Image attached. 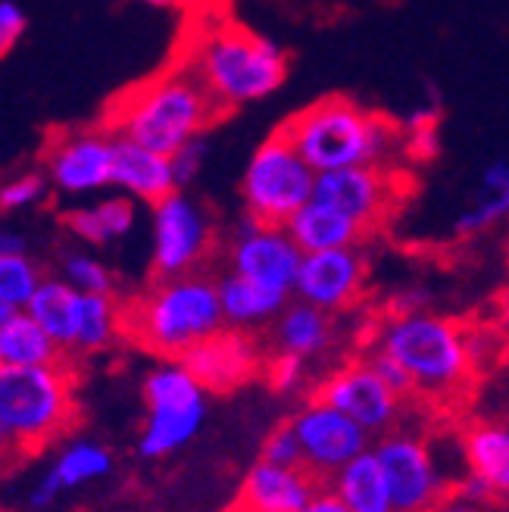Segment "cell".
<instances>
[{
  "mask_svg": "<svg viewBox=\"0 0 509 512\" xmlns=\"http://www.w3.org/2000/svg\"><path fill=\"white\" fill-rule=\"evenodd\" d=\"M216 288H219V303H222L225 325L228 328H241V331L272 325L278 319V313H282L285 306L291 303L288 294L269 291V288L257 285V281H250V278H244V275H238L232 269L216 278Z\"/></svg>",
  "mask_w": 509,
  "mask_h": 512,
  "instance_id": "obj_22",
  "label": "cell"
},
{
  "mask_svg": "<svg viewBox=\"0 0 509 512\" xmlns=\"http://www.w3.org/2000/svg\"><path fill=\"white\" fill-rule=\"evenodd\" d=\"M66 281L82 294H113V275L104 263L91 260V256H69Z\"/></svg>",
  "mask_w": 509,
  "mask_h": 512,
  "instance_id": "obj_33",
  "label": "cell"
},
{
  "mask_svg": "<svg viewBox=\"0 0 509 512\" xmlns=\"http://www.w3.org/2000/svg\"><path fill=\"white\" fill-rule=\"evenodd\" d=\"M60 491H63V488H60V481L47 472V475L38 481L35 494H32V506H35V509H44L47 503H54V500H57V494H60Z\"/></svg>",
  "mask_w": 509,
  "mask_h": 512,
  "instance_id": "obj_41",
  "label": "cell"
},
{
  "mask_svg": "<svg viewBox=\"0 0 509 512\" xmlns=\"http://www.w3.org/2000/svg\"><path fill=\"white\" fill-rule=\"evenodd\" d=\"M66 225L88 244H110L132 232L135 225V203L129 197L100 200L97 207L66 213Z\"/></svg>",
  "mask_w": 509,
  "mask_h": 512,
  "instance_id": "obj_28",
  "label": "cell"
},
{
  "mask_svg": "<svg viewBox=\"0 0 509 512\" xmlns=\"http://www.w3.org/2000/svg\"><path fill=\"white\" fill-rule=\"evenodd\" d=\"M113 185L122 188L129 197L144 200V203H160L163 197L178 191L175 175H172V160L166 157V153L141 147L129 138H116Z\"/></svg>",
  "mask_w": 509,
  "mask_h": 512,
  "instance_id": "obj_19",
  "label": "cell"
},
{
  "mask_svg": "<svg viewBox=\"0 0 509 512\" xmlns=\"http://www.w3.org/2000/svg\"><path fill=\"white\" fill-rule=\"evenodd\" d=\"M225 116L228 113L197 75L185 63L172 60L157 75L119 91L104 110L100 128L172 157L178 147L207 135V128Z\"/></svg>",
  "mask_w": 509,
  "mask_h": 512,
  "instance_id": "obj_2",
  "label": "cell"
},
{
  "mask_svg": "<svg viewBox=\"0 0 509 512\" xmlns=\"http://www.w3.org/2000/svg\"><path fill=\"white\" fill-rule=\"evenodd\" d=\"M466 347H469V360L475 375L497 366L500 356L509 350V341L503 338V331L491 325H466Z\"/></svg>",
  "mask_w": 509,
  "mask_h": 512,
  "instance_id": "obj_32",
  "label": "cell"
},
{
  "mask_svg": "<svg viewBox=\"0 0 509 512\" xmlns=\"http://www.w3.org/2000/svg\"><path fill=\"white\" fill-rule=\"evenodd\" d=\"M266 378L272 384V391L278 394H294L307 384V360L291 353H272L266 360Z\"/></svg>",
  "mask_w": 509,
  "mask_h": 512,
  "instance_id": "obj_35",
  "label": "cell"
},
{
  "mask_svg": "<svg viewBox=\"0 0 509 512\" xmlns=\"http://www.w3.org/2000/svg\"><path fill=\"white\" fill-rule=\"evenodd\" d=\"M25 32V16L22 10L13 4V0H0V60H4L13 44L22 38Z\"/></svg>",
  "mask_w": 509,
  "mask_h": 512,
  "instance_id": "obj_39",
  "label": "cell"
},
{
  "mask_svg": "<svg viewBox=\"0 0 509 512\" xmlns=\"http://www.w3.org/2000/svg\"><path fill=\"white\" fill-rule=\"evenodd\" d=\"M372 450L385 469L397 512H435L450 497L453 488L431 453V444L410 425L381 434Z\"/></svg>",
  "mask_w": 509,
  "mask_h": 512,
  "instance_id": "obj_9",
  "label": "cell"
},
{
  "mask_svg": "<svg viewBox=\"0 0 509 512\" xmlns=\"http://www.w3.org/2000/svg\"><path fill=\"white\" fill-rule=\"evenodd\" d=\"M41 194H44V178H38V175L16 178V182H10V185L0 188V210L25 207V203H35Z\"/></svg>",
  "mask_w": 509,
  "mask_h": 512,
  "instance_id": "obj_38",
  "label": "cell"
},
{
  "mask_svg": "<svg viewBox=\"0 0 509 512\" xmlns=\"http://www.w3.org/2000/svg\"><path fill=\"white\" fill-rule=\"evenodd\" d=\"M116 138L107 128L85 132H57L44 147V163L54 185L69 194H85L113 185Z\"/></svg>",
  "mask_w": 509,
  "mask_h": 512,
  "instance_id": "obj_15",
  "label": "cell"
},
{
  "mask_svg": "<svg viewBox=\"0 0 509 512\" xmlns=\"http://www.w3.org/2000/svg\"><path fill=\"white\" fill-rule=\"evenodd\" d=\"M147 7H157V10H169V7H185L188 0H141Z\"/></svg>",
  "mask_w": 509,
  "mask_h": 512,
  "instance_id": "obj_47",
  "label": "cell"
},
{
  "mask_svg": "<svg viewBox=\"0 0 509 512\" xmlns=\"http://www.w3.org/2000/svg\"><path fill=\"white\" fill-rule=\"evenodd\" d=\"M219 328H225V316L216 278L200 272L157 278L154 288L122 306V338L163 360H182Z\"/></svg>",
  "mask_w": 509,
  "mask_h": 512,
  "instance_id": "obj_4",
  "label": "cell"
},
{
  "mask_svg": "<svg viewBox=\"0 0 509 512\" xmlns=\"http://www.w3.org/2000/svg\"><path fill=\"white\" fill-rule=\"evenodd\" d=\"M19 310H16V306L13 303H7V300H0V325H7L13 316H16Z\"/></svg>",
  "mask_w": 509,
  "mask_h": 512,
  "instance_id": "obj_48",
  "label": "cell"
},
{
  "mask_svg": "<svg viewBox=\"0 0 509 512\" xmlns=\"http://www.w3.org/2000/svg\"><path fill=\"white\" fill-rule=\"evenodd\" d=\"M79 303H82V291H75L69 281H41L35 297L25 306V313H29L63 350H75Z\"/></svg>",
  "mask_w": 509,
  "mask_h": 512,
  "instance_id": "obj_26",
  "label": "cell"
},
{
  "mask_svg": "<svg viewBox=\"0 0 509 512\" xmlns=\"http://www.w3.org/2000/svg\"><path fill=\"white\" fill-rule=\"evenodd\" d=\"M453 497H460V500H466L472 506H481V503L494 500V488L481 475H475V472L466 469V475L453 484Z\"/></svg>",
  "mask_w": 509,
  "mask_h": 512,
  "instance_id": "obj_40",
  "label": "cell"
},
{
  "mask_svg": "<svg viewBox=\"0 0 509 512\" xmlns=\"http://www.w3.org/2000/svg\"><path fill=\"white\" fill-rule=\"evenodd\" d=\"M503 219H509V157H497L481 169L469 207L456 216L453 228L460 238H472L491 232Z\"/></svg>",
  "mask_w": 509,
  "mask_h": 512,
  "instance_id": "obj_25",
  "label": "cell"
},
{
  "mask_svg": "<svg viewBox=\"0 0 509 512\" xmlns=\"http://www.w3.org/2000/svg\"><path fill=\"white\" fill-rule=\"evenodd\" d=\"M260 459L275 463V466H303V450H300V441H297V431H294L291 419L282 422V425H275L266 434Z\"/></svg>",
  "mask_w": 509,
  "mask_h": 512,
  "instance_id": "obj_34",
  "label": "cell"
},
{
  "mask_svg": "<svg viewBox=\"0 0 509 512\" xmlns=\"http://www.w3.org/2000/svg\"><path fill=\"white\" fill-rule=\"evenodd\" d=\"M303 250L285 225H269L244 213L238 232L228 244V269L257 285L294 297Z\"/></svg>",
  "mask_w": 509,
  "mask_h": 512,
  "instance_id": "obj_12",
  "label": "cell"
},
{
  "mask_svg": "<svg viewBox=\"0 0 509 512\" xmlns=\"http://www.w3.org/2000/svg\"><path fill=\"white\" fill-rule=\"evenodd\" d=\"M216 228L210 213L185 191L154 203V275L178 278L200 269L213 253Z\"/></svg>",
  "mask_w": 509,
  "mask_h": 512,
  "instance_id": "obj_10",
  "label": "cell"
},
{
  "mask_svg": "<svg viewBox=\"0 0 509 512\" xmlns=\"http://www.w3.org/2000/svg\"><path fill=\"white\" fill-rule=\"evenodd\" d=\"M325 488L332 491L350 512H397L385 469H381L372 447L356 459H350L341 472L328 478Z\"/></svg>",
  "mask_w": 509,
  "mask_h": 512,
  "instance_id": "obj_23",
  "label": "cell"
},
{
  "mask_svg": "<svg viewBox=\"0 0 509 512\" xmlns=\"http://www.w3.org/2000/svg\"><path fill=\"white\" fill-rule=\"evenodd\" d=\"M369 344L391 353L413 378L416 397L431 403L460 397L475 378L466 347V325L447 316L428 310L391 313L385 322H378Z\"/></svg>",
  "mask_w": 509,
  "mask_h": 512,
  "instance_id": "obj_5",
  "label": "cell"
},
{
  "mask_svg": "<svg viewBox=\"0 0 509 512\" xmlns=\"http://www.w3.org/2000/svg\"><path fill=\"white\" fill-rule=\"evenodd\" d=\"M332 341H335L332 313L303 303L297 297L272 322V353H291L310 363L313 356L332 347Z\"/></svg>",
  "mask_w": 509,
  "mask_h": 512,
  "instance_id": "obj_21",
  "label": "cell"
},
{
  "mask_svg": "<svg viewBox=\"0 0 509 512\" xmlns=\"http://www.w3.org/2000/svg\"><path fill=\"white\" fill-rule=\"evenodd\" d=\"M182 363L210 394H232L266 369L257 338L250 331L228 325L207 341L194 344L182 356Z\"/></svg>",
  "mask_w": 509,
  "mask_h": 512,
  "instance_id": "obj_17",
  "label": "cell"
},
{
  "mask_svg": "<svg viewBox=\"0 0 509 512\" xmlns=\"http://www.w3.org/2000/svg\"><path fill=\"white\" fill-rule=\"evenodd\" d=\"M291 425L303 450V466L322 484L335 472H341L350 459L372 447V434L363 425H356L341 409L328 406L316 397H310L297 409L291 416Z\"/></svg>",
  "mask_w": 509,
  "mask_h": 512,
  "instance_id": "obj_13",
  "label": "cell"
},
{
  "mask_svg": "<svg viewBox=\"0 0 509 512\" xmlns=\"http://www.w3.org/2000/svg\"><path fill=\"white\" fill-rule=\"evenodd\" d=\"M310 397L341 409V413L350 416L356 425H363L372 438H381V434L400 428L403 416H406V406H410V400L394 394L388 384L375 375V369L363 360V356L360 360L344 363L332 375H325Z\"/></svg>",
  "mask_w": 509,
  "mask_h": 512,
  "instance_id": "obj_11",
  "label": "cell"
},
{
  "mask_svg": "<svg viewBox=\"0 0 509 512\" xmlns=\"http://www.w3.org/2000/svg\"><path fill=\"white\" fill-rule=\"evenodd\" d=\"M300 512H350V509H347V506H344V503H341V500H338L332 491L322 488V491H319V494H316V497H313L307 506H303Z\"/></svg>",
  "mask_w": 509,
  "mask_h": 512,
  "instance_id": "obj_42",
  "label": "cell"
},
{
  "mask_svg": "<svg viewBox=\"0 0 509 512\" xmlns=\"http://www.w3.org/2000/svg\"><path fill=\"white\" fill-rule=\"evenodd\" d=\"M316 172L353 166H394L406 153L403 125L350 97L332 94L288 116L278 128Z\"/></svg>",
  "mask_w": 509,
  "mask_h": 512,
  "instance_id": "obj_3",
  "label": "cell"
},
{
  "mask_svg": "<svg viewBox=\"0 0 509 512\" xmlns=\"http://www.w3.org/2000/svg\"><path fill=\"white\" fill-rule=\"evenodd\" d=\"M0 416L13 428L22 456L66 434L75 422L69 363L0 369Z\"/></svg>",
  "mask_w": 509,
  "mask_h": 512,
  "instance_id": "obj_6",
  "label": "cell"
},
{
  "mask_svg": "<svg viewBox=\"0 0 509 512\" xmlns=\"http://www.w3.org/2000/svg\"><path fill=\"white\" fill-rule=\"evenodd\" d=\"M113 469V456L110 450L97 447V444H72L63 450V456L54 463L50 475L60 481V488H79V484H88L94 478H104Z\"/></svg>",
  "mask_w": 509,
  "mask_h": 512,
  "instance_id": "obj_30",
  "label": "cell"
},
{
  "mask_svg": "<svg viewBox=\"0 0 509 512\" xmlns=\"http://www.w3.org/2000/svg\"><path fill=\"white\" fill-rule=\"evenodd\" d=\"M22 238L10 235V232H0V256H13V253H22Z\"/></svg>",
  "mask_w": 509,
  "mask_h": 512,
  "instance_id": "obj_45",
  "label": "cell"
},
{
  "mask_svg": "<svg viewBox=\"0 0 509 512\" xmlns=\"http://www.w3.org/2000/svg\"><path fill=\"white\" fill-rule=\"evenodd\" d=\"M147 422L141 431V456L163 459L194 441L207 416V388L185 369L182 360H166L144 381Z\"/></svg>",
  "mask_w": 509,
  "mask_h": 512,
  "instance_id": "obj_8",
  "label": "cell"
},
{
  "mask_svg": "<svg viewBox=\"0 0 509 512\" xmlns=\"http://www.w3.org/2000/svg\"><path fill=\"white\" fill-rule=\"evenodd\" d=\"M169 160H172V175H175L178 191H185L194 182V178L200 175L203 163H207V135L191 138L185 147H178Z\"/></svg>",
  "mask_w": 509,
  "mask_h": 512,
  "instance_id": "obj_37",
  "label": "cell"
},
{
  "mask_svg": "<svg viewBox=\"0 0 509 512\" xmlns=\"http://www.w3.org/2000/svg\"><path fill=\"white\" fill-rule=\"evenodd\" d=\"M494 325L503 331V338L509 341V288H503L497 303H494Z\"/></svg>",
  "mask_w": 509,
  "mask_h": 512,
  "instance_id": "obj_43",
  "label": "cell"
},
{
  "mask_svg": "<svg viewBox=\"0 0 509 512\" xmlns=\"http://www.w3.org/2000/svg\"><path fill=\"white\" fill-rule=\"evenodd\" d=\"M63 353L66 350L25 310L0 325V363L4 366H57L66 360Z\"/></svg>",
  "mask_w": 509,
  "mask_h": 512,
  "instance_id": "obj_27",
  "label": "cell"
},
{
  "mask_svg": "<svg viewBox=\"0 0 509 512\" xmlns=\"http://www.w3.org/2000/svg\"><path fill=\"white\" fill-rule=\"evenodd\" d=\"M119 335H122V306L113 300V294H82L75 350L97 353L110 347Z\"/></svg>",
  "mask_w": 509,
  "mask_h": 512,
  "instance_id": "obj_29",
  "label": "cell"
},
{
  "mask_svg": "<svg viewBox=\"0 0 509 512\" xmlns=\"http://www.w3.org/2000/svg\"><path fill=\"white\" fill-rule=\"evenodd\" d=\"M0 456H22L16 434H13V428L7 425L4 416H0Z\"/></svg>",
  "mask_w": 509,
  "mask_h": 512,
  "instance_id": "obj_44",
  "label": "cell"
},
{
  "mask_svg": "<svg viewBox=\"0 0 509 512\" xmlns=\"http://www.w3.org/2000/svg\"><path fill=\"white\" fill-rule=\"evenodd\" d=\"M316 178L319 172L300 157V150L275 132L250 153L241 175L244 213L269 225H285L303 203L313 200Z\"/></svg>",
  "mask_w": 509,
  "mask_h": 512,
  "instance_id": "obj_7",
  "label": "cell"
},
{
  "mask_svg": "<svg viewBox=\"0 0 509 512\" xmlns=\"http://www.w3.org/2000/svg\"><path fill=\"white\" fill-rule=\"evenodd\" d=\"M366 275H369V266L360 247L303 253L294 297L335 316V313L350 310V306L363 297Z\"/></svg>",
  "mask_w": 509,
  "mask_h": 512,
  "instance_id": "obj_16",
  "label": "cell"
},
{
  "mask_svg": "<svg viewBox=\"0 0 509 512\" xmlns=\"http://www.w3.org/2000/svg\"><path fill=\"white\" fill-rule=\"evenodd\" d=\"M341 213L360 222L366 232L385 225L391 210L403 197V172L397 166H353L319 172L316 194Z\"/></svg>",
  "mask_w": 509,
  "mask_h": 512,
  "instance_id": "obj_14",
  "label": "cell"
},
{
  "mask_svg": "<svg viewBox=\"0 0 509 512\" xmlns=\"http://www.w3.org/2000/svg\"><path fill=\"white\" fill-rule=\"evenodd\" d=\"M325 484L307 466H275L257 459L241 484L235 512H300Z\"/></svg>",
  "mask_w": 509,
  "mask_h": 512,
  "instance_id": "obj_18",
  "label": "cell"
},
{
  "mask_svg": "<svg viewBox=\"0 0 509 512\" xmlns=\"http://www.w3.org/2000/svg\"><path fill=\"white\" fill-rule=\"evenodd\" d=\"M435 512H478V506H472V503H466L460 497H447Z\"/></svg>",
  "mask_w": 509,
  "mask_h": 512,
  "instance_id": "obj_46",
  "label": "cell"
},
{
  "mask_svg": "<svg viewBox=\"0 0 509 512\" xmlns=\"http://www.w3.org/2000/svg\"><path fill=\"white\" fill-rule=\"evenodd\" d=\"M363 360L375 369V375H378L381 381H385L394 394H400V397H406V400H413V397H416L413 378L406 375V369L394 360L391 353H385V350H378V347L366 344V347H363Z\"/></svg>",
  "mask_w": 509,
  "mask_h": 512,
  "instance_id": "obj_36",
  "label": "cell"
},
{
  "mask_svg": "<svg viewBox=\"0 0 509 512\" xmlns=\"http://www.w3.org/2000/svg\"><path fill=\"white\" fill-rule=\"evenodd\" d=\"M172 60L185 63L225 113L257 104L288 79V54L282 44L250 32L241 22L216 16L188 25Z\"/></svg>",
  "mask_w": 509,
  "mask_h": 512,
  "instance_id": "obj_1",
  "label": "cell"
},
{
  "mask_svg": "<svg viewBox=\"0 0 509 512\" xmlns=\"http://www.w3.org/2000/svg\"><path fill=\"white\" fill-rule=\"evenodd\" d=\"M0 369H4V363H0Z\"/></svg>",
  "mask_w": 509,
  "mask_h": 512,
  "instance_id": "obj_49",
  "label": "cell"
},
{
  "mask_svg": "<svg viewBox=\"0 0 509 512\" xmlns=\"http://www.w3.org/2000/svg\"><path fill=\"white\" fill-rule=\"evenodd\" d=\"M466 469L485 478L494 497L509 503V422H475L463 431Z\"/></svg>",
  "mask_w": 509,
  "mask_h": 512,
  "instance_id": "obj_24",
  "label": "cell"
},
{
  "mask_svg": "<svg viewBox=\"0 0 509 512\" xmlns=\"http://www.w3.org/2000/svg\"><path fill=\"white\" fill-rule=\"evenodd\" d=\"M288 235L297 241L303 253H319V250H338V247H356L369 232L366 228L341 213L332 203L313 197L285 222Z\"/></svg>",
  "mask_w": 509,
  "mask_h": 512,
  "instance_id": "obj_20",
  "label": "cell"
},
{
  "mask_svg": "<svg viewBox=\"0 0 509 512\" xmlns=\"http://www.w3.org/2000/svg\"><path fill=\"white\" fill-rule=\"evenodd\" d=\"M38 285H41L38 269L25 260L22 253L0 256V300L13 303L16 310H25L29 300L35 297Z\"/></svg>",
  "mask_w": 509,
  "mask_h": 512,
  "instance_id": "obj_31",
  "label": "cell"
}]
</instances>
